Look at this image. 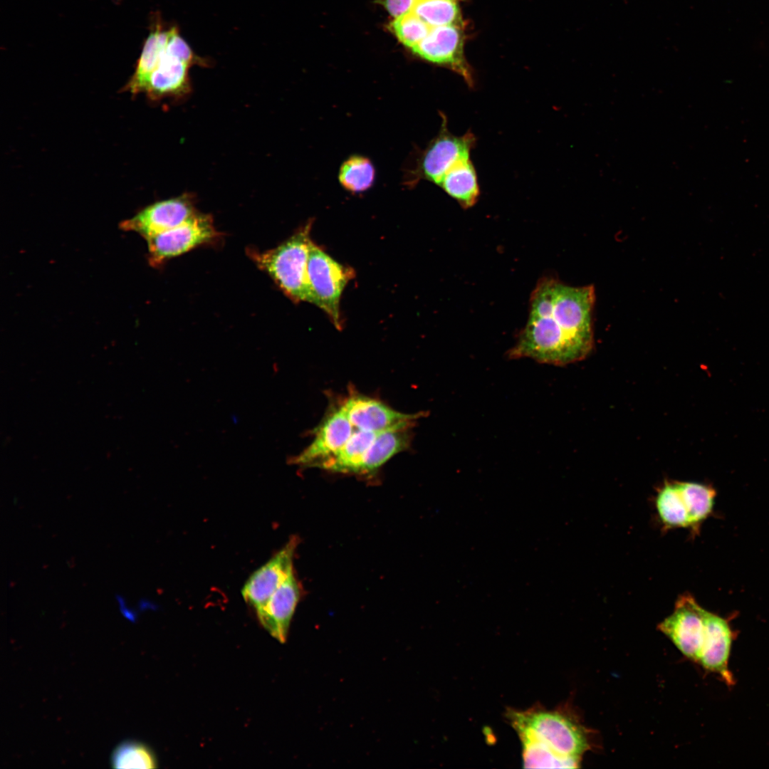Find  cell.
Here are the masks:
<instances>
[{"instance_id": "cell-1", "label": "cell", "mask_w": 769, "mask_h": 769, "mask_svg": "<svg viewBox=\"0 0 769 769\" xmlns=\"http://www.w3.org/2000/svg\"><path fill=\"white\" fill-rule=\"evenodd\" d=\"M592 286L574 287L552 277L538 281L530 298L529 315L511 358L564 365L584 358L593 342Z\"/></svg>"}, {"instance_id": "cell-2", "label": "cell", "mask_w": 769, "mask_h": 769, "mask_svg": "<svg viewBox=\"0 0 769 769\" xmlns=\"http://www.w3.org/2000/svg\"><path fill=\"white\" fill-rule=\"evenodd\" d=\"M441 123L437 135L418 155L406 182L414 187L421 180L432 182L464 209L478 201L480 188L471 158L476 138L467 131L455 135L448 128L446 115L440 112Z\"/></svg>"}, {"instance_id": "cell-3", "label": "cell", "mask_w": 769, "mask_h": 769, "mask_svg": "<svg viewBox=\"0 0 769 769\" xmlns=\"http://www.w3.org/2000/svg\"><path fill=\"white\" fill-rule=\"evenodd\" d=\"M510 719L523 745L525 768L579 767L588 748L582 728L558 711H512Z\"/></svg>"}, {"instance_id": "cell-4", "label": "cell", "mask_w": 769, "mask_h": 769, "mask_svg": "<svg viewBox=\"0 0 769 769\" xmlns=\"http://www.w3.org/2000/svg\"><path fill=\"white\" fill-rule=\"evenodd\" d=\"M310 221L278 246L259 252L248 251L257 266L266 271L280 289L295 303L309 302L308 261L313 241Z\"/></svg>"}, {"instance_id": "cell-5", "label": "cell", "mask_w": 769, "mask_h": 769, "mask_svg": "<svg viewBox=\"0 0 769 769\" xmlns=\"http://www.w3.org/2000/svg\"><path fill=\"white\" fill-rule=\"evenodd\" d=\"M307 272L310 303L322 309L335 328L340 330V298L345 286L355 276L353 268L340 263L313 241Z\"/></svg>"}, {"instance_id": "cell-6", "label": "cell", "mask_w": 769, "mask_h": 769, "mask_svg": "<svg viewBox=\"0 0 769 769\" xmlns=\"http://www.w3.org/2000/svg\"><path fill=\"white\" fill-rule=\"evenodd\" d=\"M199 63L200 58L182 38L179 28L172 26L168 40L161 49L142 92L159 97L187 91L189 70Z\"/></svg>"}, {"instance_id": "cell-7", "label": "cell", "mask_w": 769, "mask_h": 769, "mask_svg": "<svg viewBox=\"0 0 769 769\" xmlns=\"http://www.w3.org/2000/svg\"><path fill=\"white\" fill-rule=\"evenodd\" d=\"M210 216L197 213L182 224L146 239L148 261L159 266L166 261L219 238Z\"/></svg>"}, {"instance_id": "cell-8", "label": "cell", "mask_w": 769, "mask_h": 769, "mask_svg": "<svg viewBox=\"0 0 769 769\" xmlns=\"http://www.w3.org/2000/svg\"><path fill=\"white\" fill-rule=\"evenodd\" d=\"M461 25L431 27L427 36L411 48L422 59L446 67L459 75L469 88L475 86L474 73L464 53Z\"/></svg>"}, {"instance_id": "cell-9", "label": "cell", "mask_w": 769, "mask_h": 769, "mask_svg": "<svg viewBox=\"0 0 769 769\" xmlns=\"http://www.w3.org/2000/svg\"><path fill=\"white\" fill-rule=\"evenodd\" d=\"M706 611L690 594H683L673 613L658 625L684 655L697 662L703 642Z\"/></svg>"}, {"instance_id": "cell-10", "label": "cell", "mask_w": 769, "mask_h": 769, "mask_svg": "<svg viewBox=\"0 0 769 769\" xmlns=\"http://www.w3.org/2000/svg\"><path fill=\"white\" fill-rule=\"evenodd\" d=\"M292 537L270 560L255 570L245 582L241 594L256 610L262 607L294 571L293 558L298 545Z\"/></svg>"}, {"instance_id": "cell-11", "label": "cell", "mask_w": 769, "mask_h": 769, "mask_svg": "<svg viewBox=\"0 0 769 769\" xmlns=\"http://www.w3.org/2000/svg\"><path fill=\"white\" fill-rule=\"evenodd\" d=\"M197 213L192 200L187 196H181L147 206L133 217L121 222L120 227L125 231L137 232L146 240L182 224Z\"/></svg>"}, {"instance_id": "cell-12", "label": "cell", "mask_w": 769, "mask_h": 769, "mask_svg": "<svg viewBox=\"0 0 769 769\" xmlns=\"http://www.w3.org/2000/svg\"><path fill=\"white\" fill-rule=\"evenodd\" d=\"M341 408L353 427L375 433L409 429L422 417L421 412H399L379 400L358 394L348 397Z\"/></svg>"}, {"instance_id": "cell-13", "label": "cell", "mask_w": 769, "mask_h": 769, "mask_svg": "<svg viewBox=\"0 0 769 769\" xmlns=\"http://www.w3.org/2000/svg\"><path fill=\"white\" fill-rule=\"evenodd\" d=\"M352 425L340 407L335 409L320 425L310 444L291 464L303 467H319L335 455L352 434Z\"/></svg>"}, {"instance_id": "cell-14", "label": "cell", "mask_w": 769, "mask_h": 769, "mask_svg": "<svg viewBox=\"0 0 769 769\" xmlns=\"http://www.w3.org/2000/svg\"><path fill=\"white\" fill-rule=\"evenodd\" d=\"M733 632L724 618L706 611L705 633L698 662L707 670L718 674L728 686L734 684L728 669Z\"/></svg>"}, {"instance_id": "cell-15", "label": "cell", "mask_w": 769, "mask_h": 769, "mask_svg": "<svg viewBox=\"0 0 769 769\" xmlns=\"http://www.w3.org/2000/svg\"><path fill=\"white\" fill-rule=\"evenodd\" d=\"M300 598V586L294 571L260 609L256 610L261 625L281 643L287 639L291 621Z\"/></svg>"}, {"instance_id": "cell-16", "label": "cell", "mask_w": 769, "mask_h": 769, "mask_svg": "<svg viewBox=\"0 0 769 769\" xmlns=\"http://www.w3.org/2000/svg\"><path fill=\"white\" fill-rule=\"evenodd\" d=\"M410 444L409 429L377 433L365 453L360 474H371L390 458L407 449Z\"/></svg>"}, {"instance_id": "cell-17", "label": "cell", "mask_w": 769, "mask_h": 769, "mask_svg": "<svg viewBox=\"0 0 769 769\" xmlns=\"http://www.w3.org/2000/svg\"><path fill=\"white\" fill-rule=\"evenodd\" d=\"M376 434L360 429L354 431L342 449L320 468L333 472L360 474L365 453Z\"/></svg>"}, {"instance_id": "cell-18", "label": "cell", "mask_w": 769, "mask_h": 769, "mask_svg": "<svg viewBox=\"0 0 769 769\" xmlns=\"http://www.w3.org/2000/svg\"><path fill=\"white\" fill-rule=\"evenodd\" d=\"M376 179V169L367 157L353 155L341 164L338 181L343 189L352 194H359L370 189Z\"/></svg>"}, {"instance_id": "cell-19", "label": "cell", "mask_w": 769, "mask_h": 769, "mask_svg": "<svg viewBox=\"0 0 769 769\" xmlns=\"http://www.w3.org/2000/svg\"><path fill=\"white\" fill-rule=\"evenodd\" d=\"M686 506L689 526L699 525L711 513L715 490L695 482H676Z\"/></svg>"}, {"instance_id": "cell-20", "label": "cell", "mask_w": 769, "mask_h": 769, "mask_svg": "<svg viewBox=\"0 0 769 769\" xmlns=\"http://www.w3.org/2000/svg\"><path fill=\"white\" fill-rule=\"evenodd\" d=\"M656 508L666 528L689 526V516L676 482H666L658 491Z\"/></svg>"}, {"instance_id": "cell-21", "label": "cell", "mask_w": 769, "mask_h": 769, "mask_svg": "<svg viewBox=\"0 0 769 769\" xmlns=\"http://www.w3.org/2000/svg\"><path fill=\"white\" fill-rule=\"evenodd\" d=\"M412 11L431 27L461 25L459 0H417Z\"/></svg>"}, {"instance_id": "cell-22", "label": "cell", "mask_w": 769, "mask_h": 769, "mask_svg": "<svg viewBox=\"0 0 769 769\" xmlns=\"http://www.w3.org/2000/svg\"><path fill=\"white\" fill-rule=\"evenodd\" d=\"M115 768H153L156 760L152 752L144 745L127 741L120 744L112 758Z\"/></svg>"}, {"instance_id": "cell-23", "label": "cell", "mask_w": 769, "mask_h": 769, "mask_svg": "<svg viewBox=\"0 0 769 769\" xmlns=\"http://www.w3.org/2000/svg\"><path fill=\"white\" fill-rule=\"evenodd\" d=\"M431 26L412 11L394 18L389 28L398 40L412 48L429 33Z\"/></svg>"}, {"instance_id": "cell-24", "label": "cell", "mask_w": 769, "mask_h": 769, "mask_svg": "<svg viewBox=\"0 0 769 769\" xmlns=\"http://www.w3.org/2000/svg\"><path fill=\"white\" fill-rule=\"evenodd\" d=\"M417 0H380L387 11L394 18L412 11Z\"/></svg>"}]
</instances>
